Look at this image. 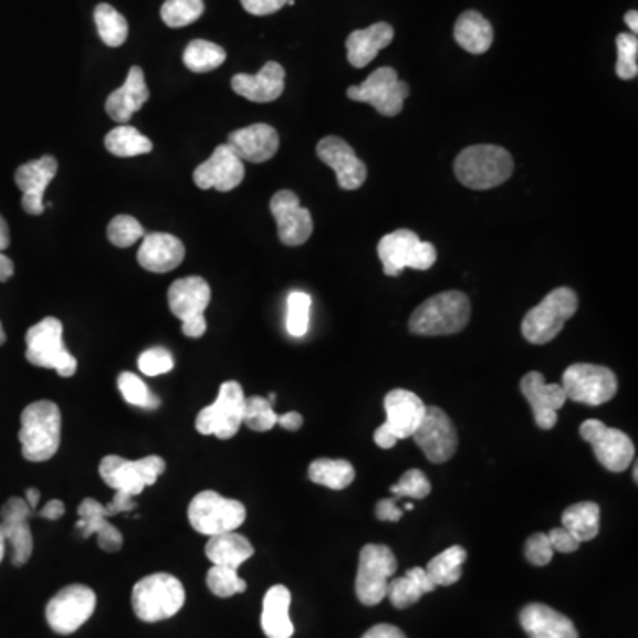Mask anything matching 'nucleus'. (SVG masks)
I'll return each instance as SVG.
<instances>
[{
  "instance_id": "obj_1",
  "label": "nucleus",
  "mask_w": 638,
  "mask_h": 638,
  "mask_svg": "<svg viewBox=\"0 0 638 638\" xmlns=\"http://www.w3.org/2000/svg\"><path fill=\"white\" fill-rule=\"evenodd\" d=\"M63 417L54 401H36L22 411L19 440L23 458L32 463L49 461L57 454L61 446Z\"/></svg>"
},
{
  "instance_id": "obj_2",
  "label": "nucleus",
  "mask_w": 638,
  "mask_h": 638,
  "mask_svg": "<svg viewBox=\"0 0 638 638\" xmlns=\"http://www.w3.org/2000/svg\"><path fill=\"white\" fill-rule=\"evenodd\" d=\"M514 161L508 149L478 144L463 149L454 161L456 178L472 190H490L513 175Z\"/></svg>"
},
{
  "instance_id": "obj_3",
  "label": "nucleus",
  "mask_w": 638,
  "mask_h": 638,
  "mask_svg": "<svg viewBox=\"0 0 638 638\" xmlns=\"http://www.w3.org/2000/svg\"><path fill=\"white\" fill-rule=\"evenodd\" d=\"M470 300L461 291H446L431 296L414 311L410 332L417 335H451L470 322Z\"/></svg>"
},
{
  "instance_id": "obj_4",
  "label": "nucleus",
  "mask_w": 638,
  "mask_h": 638,
  "mask_svg": "<svg viewBox=\"0 0 638 638\" xmlns=\"http://www.w3.org/2000/svg\"><path fill=\"white\" fill-rule=\"evenodd\" d=\"M167 464L160 456H146L143 460L130 461L121 456L111 454L100 463V478L112 490H116L114 499L123 502H135L134 496L140 495L144 488L153 487L166 472Z\"/></svg>"
},
{
  "instance_id": "obj_5",
  "label": "nucleus",
  "mask_w": 638,
  "mask_h": 638,
  "mask_svg": "<svg viewBox=\"0 0 638 638\" xmlns=\"http://www.w3.org/2000/svg\"><path fill=\"white\" fill-rule=\"evenodd\" d=\"M185 605V587L176 576L155 573L135 584L132 590V607L135 616L144 623L175 617Z\"/></svg>"
},
{
  "instance_id": "obj_6",
  "label": "nucleus",
  "mask_w": 638,
  "mask_h": 638,
  "mask_svg": "<svg viewBox=\"0 0 638 638\" xmlns=\"http://www.w3.org/2000/svg\"><path fill=\"white\" fill-rule=\"evenodd\" d=\"M25 357L32 366L55 369L63 378L75 375L79 362L64 344L63 323L59 322L57 317L49 316L32 325L25 335Z\"/></svg>"
},
{
  "instance_id": "obj_7",
  "label": "nucleus",
  "mask_w": 638,
  "mask_h": 638,
  "mask_svg": "<svg viewBox=\"0 0 638 638\" xmlns=\"http://www.w3.org/2000/svg\"><path fill=\"white\" fill-rule=\"evenodd\" d=\"M578 308V296L572 287H557L543 299L537 307L531 308L522 323V334L529 343L546 344L563 332L569 317Z\"/></svg>"
},
{
  "instance_id": "obj_8",
  "label": "nucleus",
  "mask_w": 638,
  "mask_h": 638,
  "mask_svg": "<svg viewBox=\"0 0 638 638\" xmlns=\"http://www.w3.org/2000/svg\"><path fill=\"white\" fill-rule=\"evenodd\" d=\"M378 258L384 264L385 275L398 278L405 269L420 272L431 269L437 263V249L433 243L420 240L410 229H398L379 240Z\"/></svg>"
},
{
  "instance_id": "obj_9",
  "label": "nucleus",
  "mask_w": 638,
  "mask_h": 638,
  "mask_svg": "<svg viewBox=\"0 0 638 638\" xmlns=\"http://www.w3.org/2000/svg\"><path fill=\"white\" fill-rule=\"evenodd\" d=\"M188 522L202 536L234 532L247 519L245 505L240 500L226 499L217 491H201L188 505Z\"/></svg>"
},
{
  "instance_id": "obj_10",
  "label": "nucleus",
  "mask_w": 638,
  "mask_h": 638,
  "mask_svg": "<svg viewBox=\"0 0 638 638\" xmlns=\"http://www.w3.org/2000/svg\"><path fill=\"white\" fill-rule=\"evenodd\" d=\"M426 405L410 390H390L385 396L387 420L375 431V443L381 449H393L398 440L414 437L426 416Z\"/></svg>"
},
{
  "instance_id": "obj_11",
  "label": "nucleus",
  "mask_w": 638,
  "mask_h": 638,
  "mask_svg": "<svg viewBox=\"0 0 638 638\" xmlns=\"http://www.w3.org/2000/svg\"><path fill=\"white\" fill-rule=\"evenodd\" d=\"M398 572V558L385 545H366L358 557L355 590L362 605L375 607L387 598L389 581Z\"/></svg>"
},
{
  "instance_id": "obj_12",
  "label": "nucleus",
  "mask_w": 638,
  "mask_h": 638,
  "mask_svg": "<svg viewBox=\"0 0 638 638\" xmlns=\"http://www.w3.org/2000/svg\"><path fill=\"white\" fill-rule=\"evenodd\" d=\"M245 414V394L238 381H226L219 398L210 407L202 408L196 419V429L205 437L229 440L240 431Z\"/></svg>"
},
{
  "instance_id": "obj_13",
  "label": "nucleus",
  "mask_w": 638,
  "mask_h": 638,
  "mask_svg": "<svg viewBox=\"0 0 638 638\" xmlns=\"http://www.w3.org/2000/svg\"><path fill=\"white\" fill-rule=\"evenodd\" d=\"M169 308L184 322V334L190 339H199L206 334L205 311L210 305V284L202 278H185L169 287Z\"/></svg>"
},
{
  "instance_id": "obj_14",
  "label": "nucleus",
  "mask_w": 638,
  "mask_h": 638,
  "mask_svg": "<svg viewBox=\"0 0 638 638\" xmlns=\"http://www.w3.org/2000/svg\"><path fill=\"white\" fill-rule=\"evenodd\" d=\"M346 94L353 102L369 103L381 116L394 117L402 111L410 87L399 81L398 72L394 67L385 66L370 73L360 85L348 87Z\"/></svg>"
},
{
  "instance_id": "obj_15",
  "label": "nucleus",
  "mask_w": 638,
  "mask_h": 638,
  "mask_svg": "<svg viewBox=\"0 0 638 638\" xmlns=\"http://www.w3.org/2000/svg\"><path fill=\"white\" fill-rule=\"evenodd\" d=\"M566 398L589 407H599L617 394V376L614 370L594 364H573L563 376Z\"/></svg>"
},
{
  "instance_id": "obj_16",
  "label": "nucleus",
  "mask_w": 638,
  "mask_h": 638,
  "mask_svg": "<svg viewBox=\"0 0 638 638\" xmlns=\"http://www.w3.org/2000/svg\"><path fill=\"white\" fill-rule=\"evenodd\" d=\"M96 608V594L87 585L73 584L59 590L46 605L50 628L59 635H72L85 625Z\"/></svg>"
},
{
  "instance_id": "obj_17",
  "label": "nucleus",
  "mask_w": 638,
  "mask_h": 638,
  "mask_svg": "<svg viewBox=\"0 0 638 638\" xmlns=\"http://www.w3.org/2000/svg\"><path fill=\"white\" fill-rule=\"evenodd\" d=\"M581 437L593 446L594 454L603 469L625 472L635 460V446L628 435L620 429L608 428L602 420H585L581 426Z\"/></svg>"
},
{
  "instance_id": "obj_18",
  "label": "nucleus",
  "mask_w": 638,
  "mask_h": 638,
  "mask_svg": "<svg viewBox=\"0 0 638 638\" xmlns=\"http://www.w3.org/2000/svg\"><path fill=\"white\" fill-rule=\"evenodd\" d=\"M411 438L435 464L451 460L458 449V431L451 417L438 407L426 408L425 419Z\"/></svg>"
},
{
  "instance_id": "obj_19",
  "label": "nucleus",
  "mask_w": 638,
  "mask_h": 638,
  "mask_svg": "<svg viewBox=\"0 0 638 638\" xmlns=\"http://www.w3.org/2000/svg\"><path fill=\"white\" fill-rule=\"evenodd\" d=\"M273 219L278 220L279 238L284 245H304L314 231L311 211L300 205L299 196L291 190H281L270 201Z\"/></svg>"
},
{
  "instance_id": "obj_20",
  "label": "nucleus",
  "mask_w": 638,
  "mask_h": 638,
  "mask_svg": "<svg viewBox=\"0 0 638 638\" xmlns=\"http://www.w3.org/2000/svg\"><path fill=\"white\" fill-rule=\"evenodd\" d=\"M245 178V166L228 144H220L205 164L194 170V184L201 190L231 192Z\"/></svg>"
},
{
  "instance_id": "obj_21",
  "label": "nucleus",
  "mask_w": 638,
  "mask_h": 638,
  "mask_svg": "<svg viewBox=\"0 0 638 638\" xmlns=\"http://www.w3.org/2000/svg\"><path fill=\"white\" fill-rule=\"evenodd\" d=\"M31 516L32 509L29 508L25 499H20V496H11L0 509V529H2L4 540L13 548L11 563L17 567L28 564L34 550V540L29 527Z\"/></svg>"
},
{
  "instance_id": "obj_22",
  "label": "nucleus",
  "mask_w": 638,
  "mask_h": 638,
  "mask_svg": "<svg viewBox=\"0 0 638 638\" xmlns=\"http://www.w3.org/2000/svg\"><path fill=\"white\" fill-rule=\"evenodd\" d=\"M317 157L323 164L334 169L337 184L343 190H357L366 184L367 167L357 157L355 149L341 137H325L316 148Z\"/></svg>"
},
{
  "instance_id": "obj_23",
  "label": "nucleus",
  "mask_w": 638,
  "mask_h": 638,
  "mask_svg": "<svg viewBox=\"0 0 638 638\" xmlns=\"http://www.w3.org/2000/svg\"><path fill=\"white\" fill-rule=\"evenodd\" d=\"M59 164L52 155L28 161L14 172V184L19 187L22 197V208L25 213L41 215L45 211L46 188L57 175Z\"/></svg>"
},
{
  "instance_id": "obj_24",
  "label": "nucleus",
  "mask_w": 638,
  "mask_h": 638,
  "mask_svg": "<svg viewBox=\"0 0 638 638\" xmlns=\"http://www.w3.org/2000/svg\"><path fill=\"white\" fill-rule=\"evenodd\" d=\"M523 398L527 399L534 411V419L541 429H552L557 425V411L567 401L563 385L546 384L545 376L532 370L523 376L520 384Z\"/></svg>"
},
{
  "instance_id": "obj_25",
  "label": "nucleus",
  "mask_w": 638,
  "mask_h": 638,
  "mask_svg": "<svg viewBox=\"0 0 638 638\" xmlns=\"http://www.w3.org/2000/svg\"><path fill=\"white\" fill-rule=\"evenodd\" d=\"M226 144L237 153L241 161L263 164L278 155L279 134L273 126L258 123V125L231 132Z\"/></svg>"
},
{
  "instance_id": "obj_26",
  "label": "nucleus",
  "mask_w": 638,
  "mask_h": 638,
  "mask_svg": "<svg viewBox=\"0 0 638 638\" xmlns=\"http://www.w3.org/2000/svg\"><path fill=\"white\" fill-rule=\"evenodd\" d=\"M140 266L153 273H167L178 269L185 260L184 241L167 232L144 234L143 245L137 254Z\"/></svg>"
},
{
  "instance_id": "obj_27",
  "label": "nucleus",
  "mask_w": 638,
  "mask_h": 638,
  "mask_svg": "<svg viewBox=\"0 0 638 638\" xmlns=\"http://www.w3.org/2000/svg\"><path fill=\"white\" fill-rule=\"evenodd\" d=\"M284 82H286L284 67L270 61L261 67L258 75L238 73L232 76L231 87L234 93L250 102L270 103L281 98V94L284 93Z\"/></svg>"
},
{
  "instance_id": "obj_28",
  "label": "nucleus",
  "mask_w": 638,
  "mask_h": 638,
  "mask_svg": "<svg viewBox=\"0 0 638 638\" xmlns=\"http://www.w3.org/2000/svg\"><path fill=\"white\" fill-rule=\"evenodd\" d=\"M520 623L529 638H578L573 620L543 603L523 607Z\"/></svg>"
},
{
  "instance_id": "obj_29",
  "label": "nucleus",
  "mask_w": 638,
  "mask_h": 638,
  "mask_svg": "<svg viewBox=\"0 0 638 638\" xmlns=\"http://www.w3.org/2000/svg\"><path fill=\"white\" fill-rule=\"evenodd\" d=\"M148 100L149 90L146 79H144V72L139 66H132L125 84L121 85L119 90L108 94L105 111L112 121L126 125L135 112H139Z\"/></svg>"
},
{
  "instance_id": "obj_30",
  "label": "nucleus",
  "mask_w": 638,
  "mask_h": 638,
  "mask_svg": "<svg viewBox=\"0 0 638 638\" xmlns=\"http://www.w3.org/2000/svg\"><path fill=\"white\" fill-rule=\"evenodd\" d=\"M76 531L84 540L96 534L100 548L105 550L108 554H116L123 548V534H121L119 529L114 527L108 522L105 505L100 504L98 500H82V504L79 505Z\"/></svg>"
},
{
  "instance_id": "obj_31",
  "label": "nucleus",
  "mask_w": 638,
  "mask_h": 638,
  "mask_svg": "<svg viewBox=\"0 0 638 638\" xmlns=\"http://www.w3.org/2000/svg\"><path fill=\"white\" fill-rule=\"evenodd\" d=\"M393 40L394 29L390 23H373L370 28L353 31L346 40L349 64L353 67H366Z\"/></svg>"
},
{
  "instance_id": "obj_32",
  "label": "nucleus",
  "mask_w": 638,
  "mask_h": 638,
  "mask_svg": "<svg viewBox=\"0 0 638 638\" xmlns=\"http://www.w3.org/2000/svg\"><path fill=\"white\" fill-rule=\"evenodd\" d=\"M291 593L284 585H273L263 599L261 628L269 638H291L295 626L290 617Z\"/></svg>"
},
{
  "instance_id": "obj_33",
  "label": "nucleus",
  "mask_w": 638,
  "mask_h": 638,
  "mask_svg": "<svg viewBox=\"0 0 638 638\" xmlns=\"http://www.w3.org/2000/svg\"><path fill=\"white\" fill-rule=\"evenodd\" d=\"M252 555H254V546L250 545L247 537L240 536L237 532L217 534L206 543V557L210 558L213 566L238 569Z\"/></svg>"
},
{
  "instance_id": "obj_34",
  "label": "nucleus",
  "mask_w": 638,
  "mask_h": 638,
  "mask_svg": "<svg viewBox=\"0 0 638 638\" xmlns=\"http://www.w3.org/2000/svg\"><path fill=\"white\" fill-rule=\"evenodd\" d=\"M454 40L469 54L481 55L493 45V28L478 11H464L456 22Z\"/></svg>"
},
{
  "instance_id": "obj_35",
  "label": "nucleus",
  "mask_w": 638,
  "mask_h": 638,
  "mask_svg": "<svg viewBox=\"0 0 638 638\" xmlns=\"http://www.w3.org/2000/svg\"><path fill=\"white\" fill-rule=\"evenodd\" d=\"M437 589L435 582L429 578L426 567H411L407 575L401 578H394L387 587V598L394 607L402 608L416 605L425 594L433 593Z\"/></svg>"
},
{
  "instance_id": "obj_36",
  "label": "nucleus",
  "mask_w": 638,
  "mask_h": 638,
  "mask_svg": "<svg viewBox=\"0 0 638 638\" xmlns=\"http://www.w3.org/2000/svg\"><path fill=\"white\" fill-rule=\"evenodd\" d=\"M563 527L581 543L593 541L599 532V505L596 502L569 505L563 514Z\"/></svg>"
},
{
  "instance_id": "obj_37",
  "label": "nucleus",
  "mask_w": 638,
  "mask_h": 638,
  "mask_svg": "<svg viewBox=\"0 0 638 638\" xmlns=\"http://www.w3.org/2000/svg\"><path fill=\"white\" fill-rule=\"evenodd\" d=\"M105 148L114 157L130 158L151 153L153 143L134 126L123 125L108 132Z\"/></svg>"
},
{
  "instance_id": "obj_38",
  "label": "nucleus",
  "mask_w": 638,
  "mask_h": 638,
  "mask_svg": "<svg viewBox=\"0 0 638 638\" xmlns=\"http://www.w3.org/2000/svg\"><path fill=\"white\" fill-rule=\"evenodd\" d=\"M308 479L320 487L341 491L352 484L355 479V469L349 461L322 458V460L313 461L308 467Z\"/></svg>"
},
{
  "instance_id": "obj_39",
  "label": "nucleus",
  "mask_w": 638,
  "mask_h": 638,
  "mask_svg": "<svg viewBox=\"0 0 638 638\" xmlns=\"http://www.w3.org/2000/svg\"><path fill=\"white\" fill-rule=\"evenodd\" d=\"M464 561H467V550L463 546L454 545L431 558L426 572L437 587L438 585L449 587V585H454L456 582L460 581Z\"/></svg>"
},
{
  "instance_id": "obj_40",
  "label": "nucleus",
  "mask_w": 638,
  "mask_h": 638,
  "mask_svg": "<svg viewBox=\"0 0 638 638\" xmlns=\"http://www.w3.org/2000/svg\"><path fill=\"white\" fill-rule=\"evenodd\" d=\"M226 57H228L226 50L217 45V43L206 40H194L185 49L184 63L190 72L208 73L222 66L226 63Z\"/></svg>"
},
{
  "instance_id": "obj_41",
  "label": "nucleus",
  "mask_w": 638,
  "mask_h": 638,
  "mask_svg": "<svg viewBox=\"0 0 638 638\" xmlns=\"http://www.w3.org/2000/svg\"><path fill=\"white\" fill-rule=\"evenodd\" d=\"M94 23L98 29L103 43L112 49L125 43L128 38V22L119 11L114 10L111 4H98L94 10Z\"/></svg>"
},
{
  "instance_id": "obj_42",
  "label": "nucleus",
  "mask_w": 638,
  "mask_h": 638,
  "mask_svg": "<svg viewBox=\"0 0 638 638\" xmlns=\"http://www.w3.org/2000/svg\"><path fill=\"white\" fill-rule=\"evenodd\" d=\"M205 13L202 0H166L161 6V20L167 28H187L197 22Z\"/></svg>"
},
{
  "instance_id": "obj_43",
  "label": "nucleus",
  "mask_w": 638,
  "mask_h": 638,
  "mask_svg": "<svg viewBox=\"0 0 638 638\" xmlns=\"http://www.w3.org/2000/svg\"><path fill=\"white\" fill-rule=\"evenodd\" d=\"M117 387L123 394L126 402H130L134 407L143 408V410H157L160 408L161 401L158 396L149 390L148 385L144 384L139 376L134 373H121L117 378Z\"/></svg>"
},
{
  "instance_id": "obj_44",
  "label": "nucleus",
  "mask_w": 638,
  "mask_h": 638,
  "mask_svg": "<svg viewBox=\"0 0 638 638\" xmlns=\"http://www.w3.org/2000/svg\"><path fill=\"white\" fill-rule=\"evenodd\" d=\"M278 411L273 410L269 399L252 396L245 398V414H243V425L252 431H270L278 426Z\"/></svg>"
},
{
  "instance_id": "obj_45",
  "label": "nucleus",
  "mask_w": 638,
  "mask_h": 638,
  "mask_svg": "<svg viewBox=\"0 0 638 638\" xmlns=\"http://www.w3.org/2000/svg\"><path fill=\"white\" fill-rule=\"evenodd\" d=\"M206 584H208V589L219 598H231L234 594L247 590V582L240 578L238 569H232V567H211L206 576Z\"/></svg>"
},
{
  "instance_id": "obj_46",
  "label": "nucleus",
  "mask_w": 638,
  "mask_h": 638,
  "mask_svg": "<svg viewBox=\"0 0 638 638\" xmlns=\"http://www.w3.org/2000/svg\"><path fill=\"white\" fill-rule=\"evenodd\" d=\"M313 300L304 291H293L287 296V332L293 337H304L308 331V316H311Z\"/></svg>"
},
{
  "instance_id": "obj_47",
  "label": "nucleus",
  "mask_w": 638,
  "mask_h": 638,
  "mask_svg": "<svg viewBox=\"0 0 638 638\" xmlns=\"http://www.w3.org/2000/svg\"><path fill=\"white\" fill-rule=\"evenodd\" d=\"M144 228L139 220L130 215H117L111 220L107 228V237L112 245L119 247V249H128L135 245L137 241L143 240Z\"/></svg>"
},
{
  "instance_id": "obj_48",
  "label": "nucleus",
  "mask_w": 638,
  "mask_h": 638,
  "mask_svg": "<svg viewBox=\"0 0 638 638\" xmlns=\"http://www.w3.org/2000/svg\"><path fill=\"white\" fill-rule=\"evenodd\" d=\"M616 73L623 81H631L638 75V40L631 32H623L616 40Z\"/></svg>"
},
{
  "instance_id": "obj_49",
  "label": "nucleus",
  "mask_w": 638,
  "mask_h": 638,
  "mask_svg": "<svg viewBox=\"0 0 638 638\" xmlns=\"http://www.w3.org/2000/svg\"><path fill=\"white\" fill-rule=\"evenodd\" d=\"M390 491L399 499L422 500L431 493V484L422 470L411 469L402 473L398 484H394Z\"/></svg>"
},
{
  "instance_id": "obj_50",
  "label": "nucleus",
  "mask_w": 638,
  "mask_h": 638,
  "mask_svg": "<svg viewBox=\"0 0 638 638\" xmlns=\"http://www.w3.org/2000/svg\"><path fill=\"white\" fill-rule=\"evenodd\" d=\"M175 367V358L170 355L169 349L157 348L146 349L139 357V369L146 376L167 375Z\"/></svg>"
},
{
  "instance_id": "obj_51",
  "label": "nucleus",
  "mask_w": 638,
  "mask_h": 638,
  "mask_svg": "<svg viewBox=\"0 0 638 638\" xmlns=\"http://www.w3.org/2000/svg\"><path fill=\"white\" fill-rule=\"evenodd\" d=\"M554 548L550 545L546 534H534L525 543V557L532 566H546L554 558Z\"/></svg>"
},
{
  "instance_id": "obj_52",
  "label": "nucleus",
  "mask_w": 638,
  "mask_h": 638,
  "mask_svg": "<svg viewBox=\"0 0 638 638\" xmlns=\"http://www.w3.org/2000/svg\"><path fill=\"white\" fill-rule=\"evenodd\" d=\"M548 540L554 552H561V554H573L582 545L581 541H576L563 525L550 532Z\"/></svg>"
},
{
  "instance_id": "obj_53",
  "label": "nucleus",
  "mask_w": 638,
  "mask_h": 638,
  "mask_svg": "<svg viewBox=\"0 0 638 638\" xmlns=\"http://www.w3.org/2000/svg\"><path fill=\"white\" fill-rule=\"evenodd\" d=\"M287 0H241V6L247 13L255 14V17H266V14L278 13Z\"/></svg>"
},
{
  "instance_id": "obj_54",
  "label": "nucleus",
  "mask_w": 638,
  "mask_h": 638,
  "mask_svg": "<svg viewBox=\"0 0 638 638\" xmlns=\"http://www.w3.org/2000/svg\"><path fill=\"white\" fill-rule=\"evenodd\" d=\"M398 500L399 496L396 495H394L393 499L379 500L378 504H376V519H378L379 522H399L405 509H399L398 505H396Z\"/></svg>"
},
{
  "instance_id": "obj_55",
  "label": "nucleus",
  "mask_w": 638,
  "mask_h": 638,
  "mask_svg": "<svg viewBox=\"0 0 638 638\" xmlns=\"http://www.w3.org/2000/svg\"><path fill=\"white\" fill-rule=\"evenodd\" d=\"M362 638H407L398 626L393 625H376L367 629V634Z\"/></svg>"
},
{
  "instance_id": "obj_56",
  "label": "nucleus",
  "mask_w": 638,
  "mask_h": 638,
  "mask_svg": "<svg viewBox=\"0 0 638 638\" xmlns=\"http://www.w3.org/2000/svg\"><path fill=\"white\" fill-rule=\"evenodd\" d=\"M64 513H66L64 502H61V500H50V502H46L45 508L41 509L40 513H38V516L50 520V522H55V520L63 519Z\"/></svg>"
},
{
  "instance_id": "obj_57",
  "label": "nucleus",
  "mask_w": 638,
  "mask_h": 638,
  "mask_svg": "<svg viewBox=\"0 0 638 638\" xmlns=\"http://www.w3.org/2000/svg\"><path fill=\"white\" fill-rule=\"evenodd\" d=\"M278 425L287 431H299L304 426V417L300 416L299 411H290L286 416H279Z\"/></svg>"
},
{
  "instance_id": "obj_58",
  "label": "nucleus",
  "mask_w": 638,
  "mask_h": 638,
  "mask_svg": "<svg viewBox=\"0 0 638 638\" xmlns=\"http://www.w3.org/2000/svg\"><path fill=\"white\" fill-rule=\"evenodd\" d=\"M14 263L8 255L0 252V282H8L13 278Z\"/></svg>"
},
{
  "instance_id": "obj_59",
  "label": "nucleus",
  "mask_w": 638,
  "mask_h": 638,
  "mask_svg": "<svg viewBox=\"0 0 638 638\" xmlns=\"http://www.w3.org/2000/svg\"><path fill=\"white\" fill-rule=\"evenodd\" d=\"M11 243L10 228H8V222H6L4 217L0 215V252H4Z\"/></svg>"
},
{
  "instance_id": "obj_60",
  "label": "nucleus",
  "mask_w": 638,
  "mask_h": 638,
  "mask_svg": "<svg viewBox=\"0 0 638 638\" xmlns=\"http://www.w3.org/2000/svg\"><path fill=\"white\" fill-rule=\"evenodd\" d=\"M40 490H36V488H29L28 491H25V502H28L29 508L32 509V511H34V509L38 508V504H40Z\"/></svg>"
},
{
  "instance_id": "obj_61",
  "label": "nucleus",
  "mask_w": 638,
  "mask_h": 638,
  "mask_svg": "<svg viewBox=\"0 0 638 638\" xmlns=\"http://www.w3.org/2000/svg\"><path fill=\"white\" fill-rule=\"evenodd\" d=\"M625 22L626 25H628L629 29H631V34H635V36H637V32H638V13L637 11H628V13H626L625 17Z\"/></svg>"
},
{
  "instance_id": "obj_62",
  "label": "nucleus",
  "mask_w": 638,
  "mask_h": 638,
  "mask_svg": "<svg viewBox=\"0 0 638 638\" xmlns=\"http://www.w3.org/2000/svg\"><path fill=\"white\" fill-rule=\"evenodd\" d=\"M6 552V540L4 534H2V529H0V563H2V558H4Z\"/></svg>"
},
{
  "instance_id": "obj_63",
  "label": "nucleus",
  "mask_w": 638,
  "mask_h": 638,
  "mask_svg": "<svg viewBox=\"0 0 638 638\" xmlns=\"http://www.w3.org/2000/svg\"><path fill=\"white\" fill-rule=\"evenodd\" d=\"M6 339H8V337H6L4 326H2V322H0V346H4Z\"/></svg>"
},
{
  "instance_id": "obj_64",
  "label": "nucleus",
  "mask_w": 638,
  "mask_h": 638,
  "mask_svg": "<svg viewBox=\"0 0 638 638\" xmlns=\"http://www.w3.org/2000/svg\"><path fill=\"white\" fill-rule=\"evenodd\" d=\"M405 509H407V511H411V509H414V504H411V502H408V504L405 505Z\"/></svg>"
}]
</instances>
